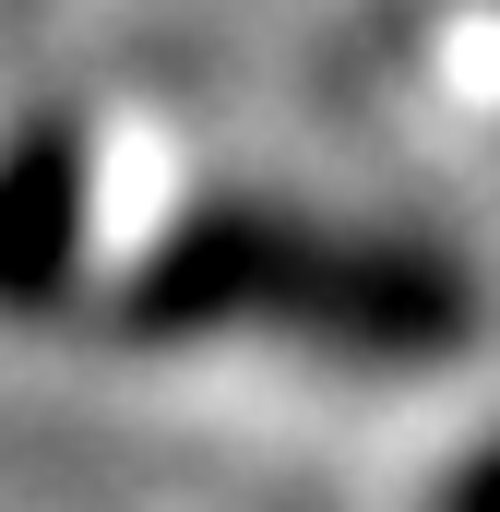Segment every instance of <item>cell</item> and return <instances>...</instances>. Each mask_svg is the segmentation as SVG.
I'll return each mask as SVG.
<instances>
[{"label": "cell", "mask_w": 500, "mask_h": 512, "mask_svg": "<svg viewBox=\"0 0 500 512\" xmlns=\"http://www.w3.org/2000/svg\"><path fill=\"white\" fill-rule=\"evenodd\" d=\"M120 334H310L370 370H429L477 334V286L393 239H346L274 203H203L131 262Z\"/></svg>", "instance_id": "cell-1"}, {"label": "cell", "mask_w": 500, "mask_h": 512, "mask_svg": "<svg viewBox=\"0 0 500 512\" xmlns=\"http://www.w3.org/2000/svg\"><path fill=\"white\" fill-rule=\"evenodd\" d=\"M84 131L36 120L24 143H0V310H48L84 274Z\"/></svg>", "instance_id": "cell-2"}, {"label": "cell", "mask_w": 500, "mask_h": 512, "mask_svg": "<svg viewBox=\"0 0 500 512\" xmlns=\"http://www.w3.org/2000/svg\"><path fill=\"white\" fill-rule=\"evenodd\" d=\"M441 512H500V441L453 465V489H441Z\"/></svg>", "instance_id": "cell-3"}]
</instances>
